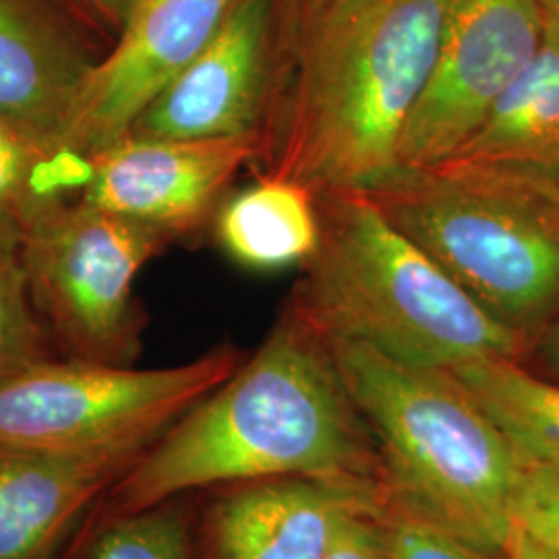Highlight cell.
I'll use <instances>...</instances> for the list:
<instances>
[{
    "mask_svg": "<svg viewBox=\"0 0 559 559\" xmlns=\"http://www.w3.org/2000/svg\"><path fill=\"white\" fill-rule=\"evenodd\" d=\"M320 2H323V0H305V4H307V11H309V9H313V7H316V4H320Z\"/></svg>",
    "mask_w": 559,
    "mask_h": 559,
    "instance_id": "obj_28",
    "label": "cell"
},
{
    "mask_svg": "<svg viewBox=\"0 0 559 559\" xmlns=\"http://www.w3.org/2000/svg\"><path fill=\"white\" fill-rule=\"evenodd\" d=\"M152 443L59 454L0 445V559H52Z\"/></svg>",
    "mask_w": 559,
    "mask_h": 559,
    "instance_id": "obj_13",
    "label": "cell"
},
{
    "mask_svg": "<svg viewBox=\"0 0 559 559\" xmlns=\"http://www.w3.org/2000/svg\"><path fill=\"white\" fill-rule=\"evenodd\" d=\"M452 0H323L307 11L263 175L316 195L365 191L399 168Z\"/></svg>",
    "mask_w": 559,
    "mask_h": 559,
    "instance_id": "obj_2",
    "label": "cell"
},
{
    "mask_svg": "<svg viewBox=\"0 0 559 559\" xmlns=\"http://www.w3.org/2000/svg\"><path fill=\"white\" fill-rule=\"evenodd\" d=\"M104 20L110 21L119 29L124 27V23L133 15L141 0H87Z\"/></svg>",
    "mask_w": 559,
    "mask_h": 559,
    "instance_id": "obj_26",
    "label": "cell"
},
{
    "mask_svg": "<svg viewBox=\"0 0 559 559\" xmlns=\"http://www.w3.org/2000/svg\"><path fill=\"white\" fill-rule=\"evenodd\" d=\"M533 348L537 350L543 367L559 381V316L540 332Z\"/></svg>",
    "mask_w": 559,
    "mask_h": 559,
    "instance_id": "obj_25",
    "label": "cell"
},
{
    "mask_svg": "<svg viewBox=\"0 0 559 559\" xmlns=\"http://www.w3.org/2000/svg\"><path fill=\"white\" fill-rule=\"evenodd\" d=\"M168 240L80 198L46 207L21 228L32 299L60 357L135 365L145 330L135 280Z\"/></svg>",
    "mask_w": 559,
    "mask_h": 559,
    "instance_id": "obj_6",
    "label": "cell"
},
{
    "mask_svg": "<svg viewBox=\"0 0 559 559\" xmlns=\"http://www.w3.org/2000/svg\"><path fill=\"white\" fill-rule=\"evenodd\" d=\"M323 480L385 498L380 450L328 342L286 307L260 348L154 441L102 500L141 512L265 479Z\"/></svg>",
    "mask_w": 559,
    "mask_h": 559,
    "instance_id": "obj_1",
    "label": "cell"
},
{
    "mask_svg": "<svg viewBox=\"0 0 559 559\" xmlns=\"http://www.w3.org/2000/svg\"><path fill=\"white\" fill-rule=\"evenodd\" d=\"M102 498L52 559H193L191 510L180 498L141 512H117Z\"/></svg>",
    "mask_w": 559,
    "mask_h": 559,
    "instance_id": "obj_19",
    "label": "cell"
},
{
    "mask_svg": "<svg viewBox=\"0 0 559 559\" xmlns=\"http://www.w3.org/2000/svg\"><path fill=\"white\" fill-rule=\"evenodd\" d=\"M191 510L193 559H328L346 520L380 506L323 480L265 479L210 489Z\"/></svg>",
    "mask_w": 559,
    "mask_h": 559,
    "instance_id": "obj_12",
    "label": "cell"
},
{
    "mask_svg": "<svg viewBox=\"0 0 559 559\" xmlns=\"http://www.w3.org/2000/svg\"><path fill=\"white\" fill-rule=\"evenodd\" d=\"M261 133L214 140L124 135L92 154L81 201L179 239L195 230L245 166L261 160Z\"/></svg>",
    "mask_w": 559,
    "mask_h": 559,
    "instance_id": "obj_10",
    "label": "cell"
},
{
    "mask_svg": "<svg viewBox=\"0 0 559 559\" xmlns=\"http://www.w3.org/2000/svg\"><path fill=\"white\" fill-rule=\"evenodd\" d=\"M318 201L320 245L302 263L288 307L321 338L438 369L487 357L524 360L531 353L367 191H332Z\"/></svg>",
    "mask_w": 559,
    "mask_h": 559,
    "instance_id": "obj_3",
    "label": "cell"
},
{
    "mask_svg": "<svg viewBox=\"0 0 559 559\" xmlns=\"http://www.w3.org/2000/svg\"><path fill=\"white\" fill-rule=\"evenodd\" d=\"M365 191L533 350L559 316V179L445 160L400 166Z\"/></svg>",
    "mask_w": 559,
    "mask_h": 559,
    "instance_id": "obj_5",
    "label": "cell"
},
{
    "mask_svg": "<svg viewBox=\"0 0 559 559\" xmlns=\"http://www.w3.org/2000/svg\"><path fill=\"white\" fill-rule=\"evenodd\" d=\"M450 160L559 179L558 41L545 34L535 60Z\"/></svg>",
    "mask_w": 559,
    "mask_h": 559,
    "instance_id": "obj_15",
    "label": "cell"
},
{
    "mask_svg": "<svg viewBox=\"0 0 559 559\" xmlns=\"http://www.w3.org/2000/svg\"><path fill=\"white\" fill-rule=\"evenodd\" d=\"M325 342L378 443L385 500L503 556L522 460L464 381L357 342Z\"/></svg>",
    "mask_w": 559,
    "mask_h": 559,
    "instance_id": "obj_4",
    "label": "cell"
},
{
    "mask_svg": "<svg viewBox=\"0 0 559 559\" xmlns=\"http://www.w3.org/2000/svg\"><path fill=\"white\" fill-rule=\"evenodd\" d=\"M328 559H392L381 503L350 514Z\"/></svg>",
    "mask_w": 559,
    "mask_h": 559,
    "instance_id": "obj_23",
    "label": "cell"
},
{
    "mask_svg": "<svg viewBox=\"0 0 559 559\" xmlns=\"http://www.w3.org/2000/svg\"><path fill=\"white\" fill-rule=\"evenodd\" d=\"M545 34L559 44V0H537Z\"/></svg>",
    "mask_w": 559,
    "mask_h": 559,
    "instance_id": "obj_27",
    "label": "cell"
},
{
    "mask_svg": "<svg viewBox=\"0 0 559 559\" xmlns=\"http://www.w3.org/2000/svg\"><path fill=\"white\" fill-rule=\"evenodd\" d=\"M278 0H237L214 38L127 135L214 140L261 133L272 98Z\"/></svg>",
    "mask_w": 559,
    "mask_h": 559,
    "instance_id": "obj_11",
    "label": "cell"
},
{
    "mask_svg": "<svg viewBox=\"0 0 559 559\" xmlns=\"http://www.w3.org/2000/svg\"><path fill=\"white\" fill-rule=\"evenodd\" d=\"M242 360L233 344L160 369L44 360L0 381V445L78 454L154 443Z\"/></svg>",
    "mask_w": 559,
    "mask_h": 559,
    "instance_id": "obj_7",
    "label": "cell"
},
{
    "mask_svg": "<svg viewBox=\"0 0 559 559\" xmlns=\"http://www.w3.org/2000/svg\"><path fill=\"white\" fill-rule=\"evenodd\" d=\"M503 554H506V559H559L556 549L543 545L540 540L531 537L519 526L512 528Z\"/></svg>",
    "mask_w": 559,
    "mask_h": 559,
    "instance_id": "obj_24",
    "label": "cell"
},
{
    "mask_svg": "<svg viewBox=\"0 0 559 559\" xmlns=\"http://www.w3.org/2000/svg\"><path fill=\"white\" fill-rule=\"evenodd\" d=\"M60 357L32 299L21 228L0 218V381Z\"/></svg>",
    "mask_w": 559,
    "mask_h": 559,
    "instance_id": "obj_20",
    "label": "cell"
},
{
    "mask_svg": "<svg viewBox=\"0 0 559 559\" xmlns=\"http://www.w3.org/2000/svg\"><path fill=\"white\" fill-rule=\"evenodd\" d=\"M92 158L0 115V218L23 228L46 207L78 200Z\"/></svg>",
    "mask_w": 559,
    "mask_h": 559,
    "instance_id": "obj_18",
    "label": "cell"
},
{
    "mask_svg": "<svg viewBox=\"0 0 559 559\" xmlns=\"http://www.w3.org/2000/svg\"><path fill=\"white\" fill-rule=\"evenodd\" d=\"M543 40L537 0H452L433 71L400 140L399 168L456 156Z\"/></svg>",
    "mask_w": 559,
    "mask_h": 559,
    "instance_id": "obj_8",
    "label": "cell"
},
{
    "mask_svg": "<svg viewBox=\"0 0 559 559\" xmlns=\"http://www.w3.org/2000/svg\"><path fill=\"white\" fill-rule=\"evenodd\" d=\"M498 423L522 462L559 471V381L524 360L487 357L452 369Z\"/></svg>",
    "mask_w": 559,
    "mask_h": 559,
    "instance_id": "obj_17",
    "label": "cell"
},
{
    "mask_svg": "<svg viewBox=\"0 0 559 559\" xmlns=\"http://www.w3.org/2000/svg\"><path fill=\"white\" fill-rule=\"evenodd\" d=\"M94 60L41 0H0V115L64 141Z\"/></svg>",
    "mask_w": 559,
    "mask_h": 559,
    "instance_id": "obj_14",
    "label": "cell"
},
{
    "mask_svg": "<svg viewBox=\"0 0 559 559\" xmlns=\"http://www.w3.org/2000/svg\"><path fill=\"white\" fill-rule=\"evenodd\" d=\"M512 516L514 526L559 554V471L522 462Z\"/></svg>",
    "mask_w": 559,
    "mask_h": 559,
    "instance_id": "obj_22",
    "label": "cell"
},
{
    "mask_svg": "<svg viewBox=\"0 0 559 559\" xmlns=\"http://www.w3.org/2000/svg\"><path fill=\"white\" fill-rule=\"evenodd\" d=\"M381 519L392 559H506V554H491L456 539L392 501L381 503Z\"/></svg>",
    "mask_w": 559,
    "mask_h": 559,
    "instance_id": "obj_21",
    "label": "cell"
},
{
    "mask_svg": "<svg viewBox=\"0 0 559 559\" xmlns=\"http://www.w3.org/2000/svg\"><path fill=\"white\" fill-rule=\"evenodd\" d=\"M216 237L233 260L251 270L302 265L320 245V201L297 180L261 175L222 203Z\"/></svg>",
    "mask_w": 559,
    "mask_h": 559,
    "instance_id": "obj_16",
    "label": "cell"
},
{
    "mask_svg": "<svg viewBox=\"0 0 559 559\" xmlns=\"http://www.w3.org/2000/svg\"><path fill=\"white\" fill-rule=\"evenodd\" d=\"M237 0H141L119 44L94 62L64 143L85 156L122 140L147 106L214 38Z\"/></svg>",
    "mask_w": 559,
    "mask_h": 559,
    "instance_id": "obj_9",
    "label": "cell"
}]
</instances>
